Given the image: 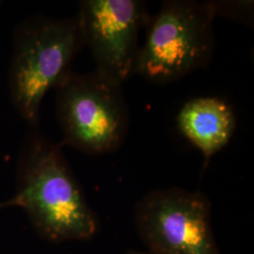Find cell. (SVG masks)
I'll return each mask as SVG.
<instances>
[{
	"instance_id": "1",
	"label": "cell",
	"mask_w": 254,
	"mask_h": 254,
	"mask_svg": "<svg viewBox=\"0 0 254 254\" xmlns=\"http://www.w3.org/2000/svg\"><path fill=\"white\" fill-rule=\"evenodd\" d=\"M24 209L41 236L51 242L86 241L98 230L94 212L60 144L33 133L22 149L15 195L0 209Z\"/></svg>"
},
{
	"instance_id": "2",
	"label": "cell",
	"mask_w": 254,
	"mask_h": 254,
	"mask_svg": "<svg viewBox=\"0 0 254 254\" xmlns=\"http://www.w3.org/2000/svg\"><path fill=\"white\" fill-rule=\"evenodd\" d=\"M84 46L77 17L36 16L16 27L9 66V97L21 118L37 127L47 92L72 73Z\"/></svg>"
},
{
	"instance_id": "3",
	"label": "cell",
	"mask_w": 254,
	"mask_h": 254,
	"mask_svg": "<svg viewBox=\"0 0 254 254\" xmlns=\"http://www.w3.org/2000/svg\"><path fill=\"white\" fill-rule=\"evenodd\" d=\"M216 16L213 2H164L149 25L133 74L168 84L203 68L214 51Z\"/></svg>"
},
{
	"instance_id": "4",
	"label": "cell",
	"mask_w": 254,
	"mask_h": 254,
	"mask_svg": "<svg viewBox=\"0 0 254 254\" xmlns=\"http://www.w3.org/2000/svg\"><path fill=\"white\" fill-rule=\"evenodd\" d=\"M56 90L57 117L64 143L91 155L118 150L130 127L121 85L107 80L95 71L72 72Z\"/></svg>"
},
{
	"instance_id": "5",
	"label": "cell",
	"mask_w": 254,
	"mask_h": 254,
	"mask_svg": "<svg viewBox=\"0 0 254 254\" xmlns=\"http://www.w3.org/2000/svg\"><path fill=\"white\" fill-rule=\"evenodd\" d=\"M211 208V201L200 191L155 190L136 203V230L152 254H221Z\"/></svg>"
},
{
	"instance_id": "6",
	"label": "cell",
	"mask_w": 254,
	"mask_h": 254,
	"mask_svg": "<svg viewBox=\"0 0 254 254\" xmlns=\"http://www.w3.org/2000/svg\"><path fill=\"white\" fill-rule=\"evenodd\" d=\"M76 17L95 72L122 86L134 73L139 33L150 22L146 4L138 0H84Z\"/></svg>"
},
{
	"instance_id": "7",
	"label": "cell",
	"mask_w": 254,
	"mask_h": 254,
	"mask_svg": "<svg viewBox=\"0 0 254 254\" xmlns=\"http://www.w3.org/2000/svg\"><path fill=\"white\" fill-rule=\"evenodd\" d=\"M176 124L182 135L200 150L206 167L210 158L232 139L236 117L227 102L204 96L188 101L178 112Z\"/></svg>"
},
{
	"instance_id": "8",
	"label": "cell",
	"mask_w": 254,
	"mask_h": 254,
	"mask_svg": "<svg viewBox=\"0 0 254 254\" xmlns=\"http://www.w3.org/2000/svg\"><path fill=\"white\" fill-rule=\"evenodd\" d=\"M125 254H154L150 253V252H143V251H138V250H130Z\"/></svg>"
},
{
	"instance_id": "9",
	"label": "cell",
	"mask_w": 254,
	"mask_h": 254,
	"mask_svg": "<svg viewBox=\"0 0 254 254\" xmlns=\"http://www.w3.org/2000/svg\"><path fill=\"white\" fill-rule=\"evenodd\" d=\"M0 7H1V1H0Z\"/></svg>"
}]
</instances>
